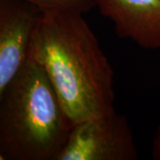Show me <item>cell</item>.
<instances>
[{
    "instance_id": "cell-1",
    "label": "cell",
    "mask_w": 160,
    "mask_h": 160,
    "mask_svg": "<svg viewBox=\"0 0 160 160\" xmlns=\"http://www.w3.org/2000/svg\"><path fill=\"white\" fill-rule=\"evenodd\" d=\"M28 59L46 70L74 125L115 110L114 71L82 14L43 12Z\"/></svg>"
},
{
    "instance_id": "cell-2",
    "label": "cell",
    "mask_w": 160,
    "mask_h": 160,
    "mask_svg": "<svg viewBox=\"0 0 160 160\" xmlns=\"http://www.w3.org/2000/svg\"><path fill=\"white\" fill-rule=\"evenodd\" d=\"M73 126L46 70L28 59L0 92V159L56 160Z\"/></svg>"
},
{
    "instance_id": "cell-3",
    "label": "cell",
    "mask_w": 160,
    "mask_h": 160,
    "mask_svg": "<svg viewBox=\"0 0 160 160\" xmlns=\"http://www.w3.org/2000/svg\"><path fill=\"white\" fill-rule=\"evenodd\" d=\"M129 122L116 110L76 124L56 160H136Z\"/></svg>"
},
{
    "instance_id": "cell-4",
    "label": "cell",
    "mask_w": 160,
    "mask_h": 160,
    "mask_svg": "<svg viewBox=\"0 0 160 160\" xmlns=\"http://www.w3.org/2000/svg\"><path fill=\"white\" fill-rule=\"evenodd\" d=\"M43 12L26 0H0V92L28 61Z\"/></svg>"
},
{
    "instance_id": "cell-5",
    "label": "cell",
    "mask_w": 160,
    "mask_h": 160,
    "mask_svg": "<svg viewBox=\"0 0 160 160\" xmlns=\"http://www.w3.org/2000/svg\"><path fill=\"white\" fill-rule=\"evenodd\" d=\"M95 6L120 38L146 50L160 48V0H95Z\"/></svg>"
},
{
    "instance_id": "cell-6",
    "label": "cell",
    "mask_w": 160,
    "mask_h": 160,
    "mask_svg": "<svg viewBox=\"0 0 160 160\" xmlns=\"http://www.w3.org/2000/svg\"><path fill=\"white\" fill-rule=\"evenodd\" d=\"M43 12H69L85 14L95 7V0H26Z\"/></svg>"
},
{
    "instance_id": "cell-7",
    "label": "cell",
    "mask_w": 160,
    "mask_h": 160,
    "mask_svg": "<svg viewBox=\"0 0 160 160\" xmlns=\"http://www.w3.org/2000/svg\"><path fill=\"white\" fill-rule=\"evenodd\" d=\"M151 154L154 159L160 160V124L157 129L154 139H153Z\"/></svg>"
}]
</instances>
